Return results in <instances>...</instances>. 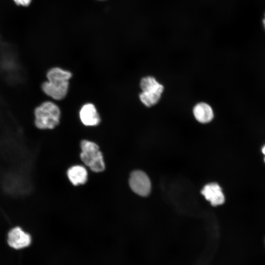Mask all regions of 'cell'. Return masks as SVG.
<instances>
[{
	"label": "cell",
	"mask_w": 265,
	"mask_h": 265,
	"mask_svg": "<svg viewBox=\"0 0 265 265\" xmlns=\"http://www.w3.org/2000/svg\"><path fill=\"white\" fill-rule=\"evenodd\" d=\"M140 87L142 92L140 95L151 99H160L164 90L163 86L152 76H147L141 79Z\"/></svg>",
	"instance_id": "5"
},
{
	"label": "cell",
	"mask_w": 265,
	"mask_h": 265,
	"mask_svg": "<svg viewBox=\"0 0 265 265\" xmlns=\"http://www.w3.org/2000/svg\"><path fill=\"white\" fill-rule=\"evenodd\" d=\"M262 152L263 154L265 155L264 161L265 162V145L263 147L262 149Z\"/></svg>",
	"instance_id": "12"
},
{
	"label": "cell",
	"mask_w": 265,
	"mask_h": 265,
	"mask_svg": "<svg viewBox=\"0 0 265 265\" xmlns=\"http://www.w3.org/2000/svg\"><path fill=\"white\" fill-rule=\"evenodd\" d=\"M34 114L35 125L41 130L53 129L59 123L60 109L51 101L44 102L37 106Z\"/></svg>",
	"instance_id": "2"
},
{
	"label": "cell",
	"mask_w": 265,
	"mask_h": 265,
	"mask_svg": "<svg viewBox=\"0 0 265 265\" xmlns=\"http://www.w3.org/2000/svg\"><path fill=\"white\" fill-rule=\"evenodd\" d=\"M31 241L30 235L19 227L12 228L8 234V243L10 247L16 249H22L29 246Z\"/></svg>",
	"instance_id": "6"
},
{
	"label": "cell",
	"mask_w": 265,
	"mask_h": 265,
	"mask_svg": "<svg viewBox=\"0 0 265 265\" xmlns=\"http://www.w3.org/2000/svg\"><path fill=\"white\" fill-rule=\"evenodd\" d=\"M201 193L213 206L221 205L224 202L225 197L222 189L216 183L206 185L202 190Z\"/></svg>",
	"instance_id": "8"
},
{
	"label": "cell",
	"mask_w": 265,
	"mask_h": 265,
	"mask_svg": "<svg viewBox=\"0 0 265 265\" xmlns=\"http://www.w3.org/2000/svg\"><path fill=\"white\" fill-rule=\"evenodd\" d=\"M263 26H264V28L265 29V14L264 18L263 19Z\"/></svg>",
	"instance_id": "13"
},
{
	"label": "cell",
	"mask_w": 265,
	"mask_h": 265,
	"mask_svg": "<svg viewBox=\"0 0 265 265\" xmlns=\"http://www.w3.org/2000/svg\"><path fill=\"white\" fill-rule=\"evenodd\" d=\"M80 117L81 122L86 126L98 125L101 119L95 106L91 103L84 105L80 111Z\"/></svg>",
	"instance_id": "7"
},
{
	"label": "cell",
	"mask_w": 265,
	"mask_h": 265,
	"mask_svg": "<svg viewBox=\"0 0 265 265\" xmlns=\"http://www.w3.org/2000/svg\"><path fill=\"white\" fill-rule=\"evenodd\" d=\"M72 73L59 67L50 69L47 73V80L42 85V89L48 96L56 100L64 99L68 92L69 80Z\"/></svg>",
	"instance_id": "1"
},
{
	"label": "cell",
	"mask_w": 265,
	"mask_h": 265,
	"mask_svg": "<svg viewBox=\"0 0 265 265\" xmlns=\"http://www.w3.org/2000/svg\"><path fill=\"white\" fill-rule=\"evenodd\" d=\"M193 113L196 120L202 124L210 122L214 117L212 108L204 102L196 104L193 108Z\"/></svg>",
	"instance_id": "9"
},
{
	"label": "cell",
	"mask_w": 265,
	"mask_h": 265,
	"mask_svg": "<svg viewBox=\"0 0 265 265\" xmlns=\"http://www.w3.org/2000/svg\"><path fill=\"white\" fill-rule=\"evenodd\" d=\"M80 157L83 163L94 172L104 171L105 163L98 145L93 142L83 140L80 142Z\"/></svg>",
	"instance_id": "3"
},
{
	"label": "cell",
	"mask_w": 265,
	"mask_h": 265,
	"mask_svg": "<svg viewBox=\"0 0 265 265\" xmlns=\"http://www.w3.org/2000/svg\"><path fill=\"white\" fill-rule=\"evenodd\" d=\"M67 176L74 186L84 184L87 179V172L86 169L81 165H75L67 171Z\"/></svg>",
	"instance_id": "10"
},
{
	"label": "cell",
	"mask_w": 265,
	"mask_h": 265,
	"mask_svg": "<svg viewBox=\"0 0 265 265\" xmlns=\"http://www.w3.org/2000/svg\"><path fill=\"white\" fill-rule=\"evenodd\" d=\"M16 3L22 5H27L31 0H14Z\"/></svg>",
	"instance_id": "11"
},
{
	"label": "cell",
	"mask_w": 265,
	"mask_h": 265,
	"mask_svg": "<svg viewBox=\"0 0 265 265\" xmlns=\"http://www.w3.org/2000/svg\"><path fill=\"white\" fill-rule=\"evenodd\" d=\"M129 185L134 192L142 196L148 195L151 189L149 177L146 173L140 170H136L131 173Z\"/></svg>",
	"instance_id": "4"
}]
</instances>
